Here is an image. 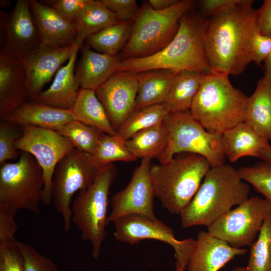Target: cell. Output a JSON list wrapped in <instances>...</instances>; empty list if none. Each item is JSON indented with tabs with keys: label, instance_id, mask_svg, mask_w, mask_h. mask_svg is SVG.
Here are the masks:
<instances>
[{
	"label": "cell",
	"instance_id": "5",
	"mask_svg": "<svg viewBox=\"0 0 271 271\" xmlns=\"http://www.w3.org/2000/svg\"><path fill=\"white\" fill-rule=\"evenodd\" d=\"M210 168L203 157L188 153L176 154L165 163L151 164L150 173L155 196L169 212L180 214Z\"/></svg>",
	"mask_w": 271,
	"mask_h": 271
},
{
	"label": "cell",
	"instance_id": "8",
	"mask_svg": "<svg viewBox=\"0 0 271 271\" xmlns=\"http://www.w3.org/2000/svg\"><path fill=\"white\" fill-rule=\"evenodd\" d=\"M163 124L167 131L168 143L158 159L160 163L170 161L176 154L188 153L203 157L210 167L225 164L222 134L208 131L190 110L169 113Z\"/></svg>",
	"mask_w": 271,
	"mask_h": 271
},
{
	"label": "cell",
	"instance_id": "32",
	"mask_svg": "<svg viewBox=\"0 0 271 271\" xmlns=\"http://www.w3.org/2000/svg\"><path fill=\"white\" fill-rule=\"evenodd\" d=\"M169 112L164 103L135 109L117 131V134L127 141L137 132L163 123Z\"/></svg>",
	"mask_w": 271,
	"mask_h": 271
},
{
	"label": "cell",
	"instance_id": "30",
	"mask_svg": "<svg viewBox=\"0 0 271 271\" xmlns=\"http://www.w3.org/2000/svg\"><path fill=\"white\" fill-rule=\"evenodd\" d=\"M168 143L167 131L163 123L140 131L126 141L129 150L137 159H159Z\"/></svg>",
	"mask_w": 271,
	"mask_h": 271
},
{
	"label": "cell",
	"instance_id": "12",
	"mask_svg": "<svg viewBox=\"0 0 271 271\" xmlns=\"http://www.w3.org/2000/svg\"><path fill=\"white\" fill-rule=\"evenodd\" d=\"M15 147L17 150L31 154L41 167L44 177L42 203L47 206L52 201V181L59 162L75 148L58 131L31 125L23 126Z\"/></svg>",
	"mask_w": 271,
	"mask_h": 271
},
{
	"label": "cell",
	"instance_id": "47",
	"mask_svg": "<svg viewBox=\"0 0 271 271\" xmlns=\"http://www.w3.org/2000/svg\"><path fill=\"white\" fill-rule=\"evenodd\" d=\"M264 62V72L263 78L271 82V52Z\"/></svg>",
	"mask_w": 271,
	"mask_h": 271
},
{
	"label": "cell",
	"instance_id": "22",
	"mask_svg": "<svg viewBox=\"0 0 271 271\" xmlns=\"http://www.w3.org/2000/svg\"><path fill=\"white\" fill-rule=\"evenodd\" d=\"M82 44L75 41L71 57L67 64L57 71L50 86L31 101L66 109L71 108L80 89L74 68L78 52Z\"/></svg>",
	"mask_w": 271,
	"mask_h": 271
},
{
	"label": "cell",
	"instance_id": "6",
	"mask_svg": "<svg viewBox=\"0 0 271 271\" xmlns=\"http://www.w3.org/2000/svg\"><path fill=\"white\" fill-rule=\"evenodd\" d=\"M192 0H182L164 11H156L144 2L133 20L130 38L122 50L121 59L141 58L163 50L173 39L181 18L192 11Z\"/></svg>",
	"mask_w": 271,
	"mask_h": 271
},
{
	"label": "cell",
	"instance_id": "17",
	"mask_svg": "<svg viewBox=\"0 0 271 271\" xmlns=\"http://www.w3.org/2000/svg\"><path fill=\"white\" fill-rule=\"evenodd\" d=\"M75 44V43H74ZM74 44L65 47L51 48L39 46L21 60L27 78L28 98L32 100L65 62H68Z\"/></svg>",
	"mask_w": 271,
	"mask_h": 271
},
{
	"label": "cell",
	"instance_id": "4",
	"mask_svg": "<svg viewBox=\"0 0 271 271\" xmlns=\"http://www.w3.org/2000/svg\"><path fill=\"white\" fill-rule=\"evenodd\" d=\"M228 75L206 74L190 110L208 131L218 134L244 122L248 97L231 83Z\"/></svg>",
	"mask_w": 271,
	"mask_h": 271
},
{
	"label": "cell",
	"instance_id": "24",
	"mask_svg": "<svg viewBox=\"0 0 271 271\" xmlns=\"http://www.w3.org/2000/svg\"><path fill=\"white\" fill-rule=\"evenodd\" d=\"M269 141L243 122L222 134V146L226 158L231 163L245 156L258 158L268 147Z\"/></svg>",
	"mask_w": 271,
	"mask_h": 271
},
{
	"label": "cell",
	"instance_id": "37",
	"mask_svg": "<svg viewBox=\"0 0 271 271\" xmlns=\"http://www.w3.org/2000/svg\"><path fill=\"white\" fill-rule=\"evenodd\" d=\"M14 124L2 120L0 121V164L15 159L19 152L15 145L20 134Z\"/></svg>",
	"mask_w": 271,
	"mask_h": 271
},
{
	"label": "cell",
	"instance_id": "16",
	"mask_svg": "<svg viewBox=\"0 0 271 271\" xmlns=\"http://www.w3.org/2000/svg\"><path fill=\"white\" fill-rule=\"evenodd\" d=\"M95 91L117 132L135 109L138 92L137 73L117 71Z\"/></svg>",
	"mask_w": 271,
	"mask_h": 271
},
{
	"label": "cell",
	"instance_id": "31",
	"mask_svg": "<svg viewBox=\"0 0 271 271\" xmlns=\"http://www.w3.org/2000/svg\"><path fill=\"white\" fill-rule=\"evenodd\" d=\"M133 21H119L90 36L86 45L97 52L116 55L128 42Z\"/></svg>",
	"mask_w": 271,
	"mask_h": 271
},
{
	"label": "cell",
	"instance_id": "33",
	"mask_svg": "<svg viewBox=\"0 0 271 271\" xmlns=\"http://www.w3.org/2000/svg\"><path fill=\"white\" fill-rule=\"evenodd\" d=\"M92 156L100 167L115 161L130 162L137 159L129 150L126 141L117 133H103Z\"/></svg>",
	"mask_w": 271,
	"mask_h": 271
},
{
	"label": "cell",
	"instance_id": "19",
	"mask_svg": "<svg viewBox=\"0 0 271 271\" xmlns=\"http://www.w3.org/2000/svg\"><path fill=\"white\" fill-rule=\"evenodd\" d=\"M233 247L208 231L199 232L186 268L187 271H218L235 256L247 252Z\"/></svg>",
	"mask_w": 271,
	"mask_h": 271
},
{
	"label": "cell",
	"instance_id": "44",
	"mask_svg": "<svg viewBox=\"0 0 271 271\" xmlns=\"http://www.w3.org/2000/svg\"><path fill=\"white\" fill-rule=\"evenodd\" d=\"M242 0H203L200 7L204 15L211 17L227 12Z\"/></svg>",
	"mask_w": 271,
	"mask_h": 271
},
{
	"label": "cell",
	"instance_id": "20",
	"mask_svg": "<svg viewBox=\"0 0 271 271\" xmlns=\"http://www.w3.org/2000/svg\"><path fill=\"white\" fill-rule=\"evenodd\" d=\"M28 97L27 78L20 61L0 49V117L13 112Z\"/></svg>",
	"mask_w": 271,
	"mask_h": 271
},
{
	"label": "cell",
	"instance_id": "38",
	"mask_svg": "<svg viewBox=\"0 0 271 271\" xmlns=\"http://www.w3.org/2000/svg\"><path fill=\"white\" fill-rule=\"evenodd\" d=\"M0 271H25L23 255L17 240L0 243Z\"/></svg>",
	"mask_w": 271,
	"mask_h": 271
},
{
	"label": "cell",
	"instance_id": "13",
	"mask_svg": "<svg viewBox=\"0 0 271 271\" xmlns=\"http://www.w3.org/2000/svg\"><path fill=\"white\" fill-rule=\"evenodd\" d=\"M113 223V235L118 241L132 245L146 239L165 242L174 250L176 266L186 268L195 239H177L173 229L158 218L153 219L139 215H128L120 218Z\"/></svg>",
	"mask_w": 271,
	"mask_h": 271
},
{
	"label": "cell",
	"instance_id": "3",
	"mask_svg": "<svg viewBox=\"0 0 271 271\" xmlns=\"http://www.w3.org/2000/svg\"><path fill=\"white\" fill-rule=\"evenodd\" d=\"M248 183L238 170L224 164L210 167L198 190L180 214L184 228L208 226L249 198Z\"/></svg>",
	"mask_w": 271,
	"mask_h": 271
},
{
	"label": "cell",
	"instance_id": "46",
	"mask_svg": "<svg viewBox=\"0 0 271 271\" xmlns=\"http://www.w3.org/2000/svg\"><path fill=\"white\" fill-rule=\"evenodd\" d=\"M179 0H150L149 3L156 11H164L175 5Z\"/></svg>",
	"mask_w": 271,
	"mask_h": 271
},
{
	"label": "cell",
	"instance_id": "23",
	"mask_svg": "<svg viewBox=\"0 0 271 271\" xmlns=\"http://www.w3.org/2000/svg\"><path fill=\"white\" fill-rule=\"evenodd\" d=\"M1 120L15 125H31L56 130L59 127L75 119L69 109L31 101L25 102Z\"/></svg>",
	"mask_w": 271,
	"mask_h": 271
},
{
	"label": "cell",
	"instance_id": "28",
	"mask_svg": "<svg viewBox=\"0 0 271 271\" xmlns=\"http://www.w3.org/2000/svg\"><path fill=\"white\" fill-rule=\"evenodd\" d=\"M205 74L188 71L177 73L164 103L169 113L190 110Z\"/></svg>",
	"mask_w": 271,
	"mask_h": 271
},
{
	"label": "cell",
	"instance_id": "48",
	"mask_svg": "<svg viewBox=\"0 0 271 271\" xmlns=\"http://www.w3.org/2000/svg\"><path fill=\"white\" fill-rule=\"evenodd\" d=\"M258 158L271 163V145L263 150L259 154Z\"/></svg>",
	"mask_w": 271,
	"mask_h": 271
},
{
	"label": "cell",
	"instance_id": "18",
	"mask_svg": "<svg viewBox=\"0 0 271 271\" xmlns=\"http://www.w3.org/2000/svg\"><path fill=\"white\" fill-rule=\"evenodd\" d=\"M37 28L40 46L58 48L74 44L77 32L73 25L51 7L36 0H29Z\"/></svg>",
	"mask_w": 271,
	"mask_h": 271
},
{
	"label": "cell",
	"instance_id": "42",
	"mask_svg": "<svg viewBox=\"0 0 271 271\" xmlns=\"http://www.w3.org/2000/svg\"><path fill=\"white\" fill-rule=\"evenodd\" d=\"M252 61L260 65L271 52V37L265 36L256 30L251 40Z\"/></svg>",
	"mask_w": 271,
	"mask_h": 271
},
{
	"label": "cell",
	"instance_id": "2",
	"mask_svg": "<svg viewBox=\"0 0 271 271\" xmlns=\"http://www.w3.org/2000/svg\"><path fill=\"white\" fill-rule=\"evenodd\" d=\"M207 18L192 12L180 19L178 31L173 39L158 53L144 58L121 60L118 71L139 73L154 69L177 72H211L205 46Z\"/></svg>",
	"mask_w": 271,
	"mask_h": 271
},
{
	"label": "cell",
	"instance_id": "41",
	"mask_svg": "<svg viewBox=\"0 0 271 271\" xmlns=\"http://www.w3.org/2000/svg\"><path fill=\"white\" fill-rule=\"evenodd\" d=\"M119 21H133L140 7L136 0H101Z\"/></svg>",
	"mask_w": 271,
	"mask_h": 271
},
{
	"label": "cell",
	"instance_id": "10",
	"mask_svg": "<svg viewBox=\"0 0 271 271\" xmlns=\"http://www.w3.org/2000/svg\"><path fill=\"white\" fill-rule=\"evenodd\" d=\"M102 167L91 155L76 148L67 153L56 167L52 181V200L62 217L64 229L71 228L72 200L74 194L91 186Z\"/></svg>",
	"mask_w": 271,
	"mask_h": 271
},
{
	"label": "cell",
	"instance_id": "29",
	"mask_svg": "<svg viewBox=\"0 0 271 271\" xmlns=\"http://www.w3.org/2000/svg\"><path fill=\"white\" fill-rule=\"evenodd\" d=\"M118 22L101 0H92L72 23L77 32L76 40L83 44L90 36Z\"/></svg>",
	"mask_w": 271,
	"mask_h": 271
},
{
	"label": "cell",
	"instance_id": "9",
	"mask_svg": "<svg viewBox=\"0 0 271 271\" xmlns=\"http://www.w3.org/2000/svg\"><path fill=\"white\" fill-rule=\"evenodd\" d=\"M42 170L30 154L22 152L18 161L0 167V208L16 214L20 209L40 213L44 189Z\"/></svg>",
	"mask_w": 271,
	"mask_h": 271
},
{
	"label": "cell",
	"instance_id": "14",
	"mask_svg": "<svg viewBox=\"0 0 271 271\" xmlns=\"http://www.w3.org/2000/svg\"><path fill=\"white\" fill-rule=\"evenodd\" d=\"M151 165V159H142L127 186L111 197L112 210L108 216V224L128 215L157 219L154 212L155 196L150 177Z\"/></svg>",
	"mask_w": 271,
	"mask_h": 271
},
{
	"label": "cell",
	"instance_id": "36",
	"mask_svg": "<svg viewBox=\"0 0 271 271\" xmlns=\"http://www.w3.org/2000/svg\"><path fill=\"white\" fill-rule=\"evenodd\" d=\"M237 170L242 180L251 185L271 204V163L262 161Z\"/></svg>",
	"mask_w": 271,
	"mask_h": 271
},
{
	"label": "cell",
	"instance_id": "35",
	"mask_svg": "<svg viewBox=\"0 0 271 271\" xmlns=\"http://www.w3.org/2000/svg\"><path fill=\"white\" fill-rule=\"evenodd\" d=\"M74 146L75 148L92 155L103 133L97 129L74 120L56 129Z\"/></svg>",
	"mask_w": 271,
	"mask_h": 271
},
{
	"label": "cell",
	"instance_id": "34",
	"mask_svg": "<svg viewBox=\"0 0 271 271\" xmlns=\"http://www.w3.org/2000/svg\"><path fill=\"white\" fill-rule=\"evenodd\" d=\"M247 271H271V209L251 245Z\"/></svg>",
	"mask_w": 271,
	"mask_h": 271
},
{
	"label": "cell",
	"instance_id": "43",
	"mask_svg": "<svg viewBox=\"0 0 271 271\" xmlns=\"http://www.w3.org/2000/svg\"><path fill=\"white\" fill-rule=\"evenodd\" d=\"M15 215L10 211L0 208V243L16 240L14 236L18 226L14 219Z\"/></svg>",
	"mask_w": 271,
	"mask_h": 271
},
{
	"label": "cell",
	"instance_id": "40",
	"mask_svg": "<svg viewBox=\"0 0 271 271\" xmlns=\"http://www.w3.org/2000/svg\"><path fill=\"white\" fill-rule=\"evenodd\" d=\"M92 0H53L45 1L48 6L72 24Z\"/></svg>",
	"mask_w": 271,
	"mask_h": 271
},
{
	"label": "cell",
	"instance_id": "49",
	"mask_svg": "<svg viewBox=\"0 0 271 271\" xmlns=\"http://www.w3.org/2000/svg\"><path fill=\"white\" fill-rule=\"evenodd\" d=\"M232 271H247L246 267L239 266L236 267Z\"/></svg>",
	"mask_w": 271,
	"mask_h": 271
},
{
	"label": "cell",
	"instance_id": "39",
	"mask_svg": "<svg viewBox=\"0 0 271 271\" xmlns=\"http://www.w3.org/2000/svg\"><path fill=\"white\" fill-rule=\"evenodd\" d=\"M23 253L25 271H59L53 261L47 258L31 245L18 241Z\"/></svg>",
	"mask_w": 271,
	"mask_h": 271
},
{
	"label": "cell",
	"instance_id": "15",
	"mask_svg": "<svg viewBox=\"0 0 271 271\" xmlns=\"http://www.w3.org/2000/svg\"><path fill=\"white\" fill-rule=\"evenodd\" d=\"M1 49L21 60L40 46L29 0H18L11 13L1 11Z\"/></svg>",
	"mask_w": 271,
	"mask_h": 271
},
{
	"label": "cell",
	"instance_id": "7",
	"mask_svg": "<svg viewBox=\"0 0 271 271\" xmlns=\"http://www.w3.org/2000/svg\"><path fill=\"white\" fill-rule=\"evenodd\" d=\"M116 172L113 163L102 167L94 183L79 191L72 203V221L81 232L82 240L91 243L95 259L99 258L107 235L109 190Z\"/></svg>",
	"mask_w": 271,
	"mask_h": 271
},
{
	"label": "cell",
	"instance_id": "11",
	"mask_svg": "<svg viewBox=\"0 0 271 271\" xmlns=\"http://www.w3.org/2000/svg\"><path fill=\"white\" fill-rule=\"evenodd\" d=\"M270 209L265 199L248 198L207 226V231L233 247L250 246Z\"/></svg>",
	"mask_w": 271,
	"mask_h": 271
},
{
	"label": "cell",
	"instance_id": "25",
	"mask_svg": "<svg viewBox=\"0 0 271 271\" xmlns=\"http://www.w3.org/2000/svg\"><path fill=\"white\" fill-rule=\"evenodd\" d=\"M178 73L166 69L137 73L138 92L135 109L164 103Z\"/></svg>",
	"mask_w": 271,
	"mask_h": 271
},
{
	"label": "cell",
	"instance_id": "45",
	"mask_svg": "<svg viewBox=\"0 0 271 271\" xmlns=\"http://www.w3.org/2000/svg\"><path fill=\"white\" fill-rule=\"evenodd\" d=\"M256 19L259 33L271 37V0L264 1L256 10Z\"/></svg>",
	"mask_w": 271,
	"mask_h": 271
},
{
	"label": "cell",
	"instance_id": "26",
	"mask_svg": "<svg viewBox=\"0 0 271 271\" xmlns=\"http://www.w3.org/2000/svg\"><path fill=\"white\" fill-rule=\"evenodd\" d=\"M244 122L268 141H271V82L259 79L248 98Z\"/></svg>",
	"mask_w": 271,
	"mask_h": 271
},
{
	"label": "cell",
	"instance_id": "1",
	"mask_svg": "<svg viewBox=\"0 0 271 271\" xmlns=\"http://www.w3.org/2000/svg\"><path fill=\"white\" fill-rule=\"evenodd\" d=\"M253 1L207 18L205 46L211 72L238 75L252 62L251 40L257 30Z\"/></svg>",
	"mask_w": 271,
	"mask_h": 271
},
{
	"label": "cell",
	"instance_id": "27",
	"mask_svg": "<svg viewBox=\"0 0 271 271\" xmlns=\"http://www.w3.org/2000/svg\"><path fill=\"white\" fill-rule=\"evenodd\" d=\"M69 110L76 120L107 134L117 133L94 90L80 88Z\"/></svg>",
	"mask_w": 271,
	"mask_h": 271
},
{
	"label": "cell",
	"instance_id": "21",
	"mask_svg": "<svg viewBox=\"0 0 271 271\" xmlns=\"http://www.w3.org/2000/svg\"><path fill=\"white\" fill-rule=\"evenodd\" d=\"M80 50L75 77L81 88L95 90L118 71L122 60L117 55L95 52L86 44Z\"/></svg>",
	"mask_w": 271,
	"mask_h": 271
},
{
	"label": "cell",
	"instance_id": "50",
	"mask_svg": "<svg viewBox=\"0 0 271 271\" xmlns=\"http://www.w3.org/2000/svg\"><path fill=\"white\" fill-rule=\"evenodd\" d=\"M185 268L181 266H176V271H184Z\"/></svg>",
	"mask_w": 271,
	"mask_h": 271
}]
</instances>
